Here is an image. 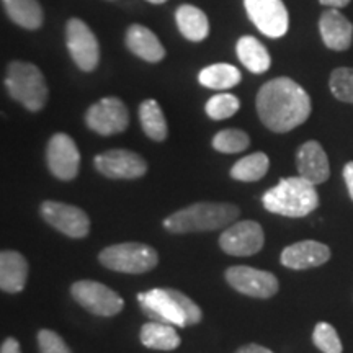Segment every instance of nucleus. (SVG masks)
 Instances as JSON below:
<instances>
[{
  "label": "nucleus",
  "mask_w": 353,
  "mask_h": 353,
  "mask_svg": "<svg viewBox=\"0 0 353 353\" xmlns=\"http://www.w3.org/2000/svg\"><path fill=\"white\" fill-rule=\"evenodd\" d=\"M250 144V138L245 131L242 130H223L216 132L213 138V148L223 154H237L245 151Z\"/></svg>",
  "instance_id": "cd10ccee"
},
{
  "label": "nucleus",
  "mask_w": 353,
  "mask_h": 353,
  "mask_svg": "<svg viewBox=\"0 0 353 353\" xmlns=\"http://www.w3.org/2000/svg\"><path fill=\"white\" fill-rule=\"evenodd\" d=\"M236 52L242 65L254 74H263L270 69L272 57L263 43L255 37H242L236 44Z\"/></svg>",
  "instance_id": "4be33fe9"
},
{
  "label": "nucleus",
  "mask_w": 353,
  "mask_h": 353,
  "mask_svg": "<svg viewBox=\"0 0 353 353\" xmlns=\"http://www.w3.org/2000/svg\"><path fill=\"white\" fill-rule=\"evenodd\" d=\"M70 294L83 309L95 316L112 317L121 312V309L125 307V301L120 294L99 281H76L70 286Z\"/></svg>",
  "instance_id": "6e6552de"
},
{
  "label": "nucleus",
  "mask_w": 353,
  "mask_h": 353,
  "mask_svg": "<svg viewBox=\"0 0 353 353\" xmlns=\"http://www.w3.org/2000/svg\"><path fill=\"white\" fill-rule=\"evenodd\" d=\"M263 244V229L255 221L234 223L219 237L221 249L228 255H234V257H249V255L259 254Z\"/></svg>",
  "instance_id": "ddd939ff"
},
{
  "label": "nucleus",
  "mask_w": 353,
  "mask_h": 353,
  "mask_svg": "<svg viewBox=\"0 0 353 353\" xmlns=\"http://www.w3.org/2000/svg\"><path fill=\"white\" fill-rule=\"evenodd\" d=\"M125 41L132 54L148 63H161L165 57V48L159 41L156 33L144 25H131L126 32Z\"/></svg>",
  "instance_id": "6ab92c4d"
},
{
  "label": "nucleus",
  "mask_w": 353,
  "mask_h": 353,
  "mask_svg": "<svg viewBox=\"0 0 353 353\" xmlns=\"http://www.w3.org/2000/svg\"><path fill=\"white\" fill-rule=\"evenodd\" d=\"M343 180H345L348 195H350L353 200V162H348V164L343 167Z\"/></svg>",
  "instance_id": "72a5a7b5"
},
{
  "label": "nucleus",
  "mask_w": 353,
  "mask_h": 353,
  "mask_svg": "<svg viewBox=\"0 0 353 353\" xmlns=\"http://www.w3.org/2000/svg\"><path fill=\"white\" fill-rule=\"evenodd\" d=\"M270 169V159L265 152H254L250 156H245L239 159L231 167V176L234 180L239 182H257V180L263 179Z\"/></svg>",
  "instance_id": "bb28decb"
},
{
  "label": "nucleus",
  "mask_w": 353,
  "mask_h": 353,
  "mask_svg": "<svg viewBox=\"0 0 353 353\" xmlns=\"http://www.w3.org/2000/svg\"><path fill=\"white\" fill-rule=\"evenodd\" d=\"M148 2L156 3V6H159V3H164V2H167V0H148Z\"/></svg>",
  "instance_id": "e433bc0d"
},
{
  "label": "nucleus",
  "mask_w": 353,
  "mask_h": 353,
  "mask_svg": "<svg viewBox=\"0 0 353 353\" xmlns=\"http://www.w3.org/2000/svg\"><path fill=\"white\" fill-rule=\"evenodd\" d=\"M65 44L76 65L83 72H92L100 63V44L90 26L81 19H69L65 23Z\"/></svg>",
  "instance_id": "0eeeda50"
},
{
  "label": "nucleus",
  "mask_w": 353,
  "mask_h": 353,
  "mask_svg": "<svg viewBox=\"0 0 353 353\" xmlns=\"http://www.w3.org/2000/svg\"><path fill=\"white\" fill-rule=\"evenodd\" d=\"M41 216L50 226L72 239H82L90 231V219L87 213L74 205L61 201H44Z\"/></svg>",
  "instance_id": "4468645a"
},
{
  "label": "nucleus",
  "mask_w": 353,
  "mask_h": 353,
  "mask_svg": "<svg viewBox=\"0 0 353 353\" xmlns=\"http://www.w3.org/2000/svg\"><path fill=\"white\" fill-rule=\"evenodd\" d=\"M255 107L260 121L273 132H288L311 114V97L290 77H275L260 87Z\"/></svg>",
  "instance_id": "f257e3e1"
},
{
  "label": "nucleus",
  "mask_w": 353,
  "mask_h": 353,
  "mask_svg": "<svg viewBox=\"0 0 353 353\" xmlns=\"http://www.w3.org/2000/svg\"><path fill=\"white\" fill-rule=\"evenodd\" d=\"M241 107V101L236 95L232 94H218L213 95L206 101L205 112L211 120L221 121L231 118L232 114L237 113V110Z\"/></svg>",
  "instance_id": "c85d7f7f"
},
{
  "label": "nucleus",
  "mask_w": 353,
  "mask_h": 353,
  "mask_svg": "<svg viewBox=\"0 0 353 353\" xmlns=\"http://www.w3.org/2000/svg\"><path fill=\"white\" fill-rule=\"evenodd\" d=\"M329 87L337 100L353 105V68H337L332 70Z\"/></svg>",
  "instance_id": "c756f323"
},
{
  "label": "nucleus",
  "mask_w": 353,
  "mask_h": 353,
  "mask_svg": "<svg viewBox=\"0 0 353 353\" xmlns=\"http://www.w3.org/2000/svg\"><path fill=\"white\" fill-rule=\"evenodd\" d=\"M330 259V249L317 241H301L281 252V265L291 270H307L324 265Z\"/></svg>",
  "instance_id": "dca6fc26"
},
{
  "label": "nucleus",
  "mask_w": 353,
  "mask_h": 353,
  "mask_svg": "<svg viewBox=\"0 0 353 353\" xmlns=\"http://www.w3.org/2000/svg\"><path fill=\"white\" fill-rule=\"evenodd\" d=\"M239 214L241 210L232 203H195L165 218L164 228L172 234L216 231L229 226Z\"/></svg>",
  "instance_id": "20e7f679"
},
{
  "label": "nucleus",
  "mask_w": 353,
  "mask_h": 353,
  "mask_svg": "<svg viewBox=\"0 0 353 353\" xmlns=\"http://www.w3.org/2000/svg\"><path fill=\"white\" fill-rule=\"evenodd\" d=\"M250 21L268 38H281L288 32L290 15L283 0H244Z\"/></svg>",
  "instance_id": "9d476101"
},
{
  "label": "nucleus",
  "mask_w": 353,
  "mask_h": 353,
  "mask_svg": "<svg viewBox=\"0 0 353 353\" xmlns=\"http://www.w3.org/2000/svg\"><path fill=\"white\" fill-rule=\"evenodd\" d=\"M138 301L152 321L165 322L176 327L195 325L203 319L198 304L179 290L156 288L144 291L138 294Z\"/></svg>",
  "instance_id": "f03ea898"
},
{
  "label": "nucleus",
  "mask_w": 353,
  "mask_h": 353,
  "mask_svg": "<svg viewBox=\"0 0 353 353\" xmlns=\"http://www.w3.org/2000/svg\"><path fill=\"white\" fill-rule=\"evenodd\" d=\"M85 125L100 136L120 134L130 125V112L118 97H105L87 110Z\"/></svg>",
  "instance_id": "1a4fd4ad"
},
{
  "label": "nucleus",
  "mask_w": 353,
  "mask_h": 353,
  "mask_svg": "<svg viewBox=\"0 0 353 353\" xmlns=\"http://www.w3.org/2000/svg\"><path fill=\"white\" fill-rule=\"evenodd\" d=\"M100 263L105 268L130 275H141L151 272L159 262L156 249L139 242H123L105 247L99 255Z\"/></svg>",
  "instance_id": "423d86ee"
},
{
  "label": "nucleus",
  "mask_w": 353,
  "mask_h": 353,
  "mask_svg": "<svg viewBox=\"0 0 353 353\" xmlns=\"http://www.w3.org/2000/svg\"><path fill=\"white\" fill-rule=\"evenodd\" d=\"M46 164L56 179L64 182L76 179L81 167V152L69 134L56 132L51 136L46 148Z\"/></svg>",
  "instance_id": "9b49d317"
},
{
  "label": "nucleus",
  "mask_w": 353,
  "mask_h": 353,
  "mask_svg": "<svg viewBox=\"0 0 353 353\" xmlns=\"http://www.w3.org/2000/svg\"><path fill=\"white\" fill-rule=\"evenodd\" d=\"M95 169L101 175L113 180H132L143 176L148 172V162L139 154L128 149H112L95 156Z\"/></svg>",
  "instance_id": "2eb2a0df"
},
{
  "label": "nucleus",
  "mask_w": 353,
  "mask_h": 353,
  "mask_svg": "<svg viewBox=\"0 0 353 353\" xmlns=\"http://www.w3.org/2000/svg\"><path fill=\"white\" fill-rule=\"evenodd\" d=\"M319 3L330 8H343L350 3V0H319Z\"/></svg>",
  "instance_id": "c9c22d12"
},
{
  "label": "nucleus",
  "mask_w": 353,
  "mask_h": 353,
  "mask_svg": "<svg viewBox=\"0 0 353 353\" xmlns=\"http://www.w3.org/2000/svg\"><path fill=\"white\" fill-rule=\"evenodd\" d=\"M39 353H72V350L64 342V339L54 330L41 329L38 332Z\"/></svg>",
  "instance_id": "2f4dec72"
},
{
  "label": "nucleus",
  "mask_w": 353,
  "mask_h": 353,
  "mask_svg": "<svg viewBox=\"0 0 353 353\" xmlns=\"http://www.w3.org/2000/svg\"><path fill=\"white\" fill-rule=\"evenodd\" d=\"M139 120L143 131L149 139L157 141V143H162V141L167 139L169 128H167V121L164 113H162L161 105L156 100H144L139 105Z\"/></svg>",
  "instance_id": "a878e982"
},
{
  "label": "nucleus",
  "mask_w": 353,
  "mask_h": 353,
  "mask_svg": "<svg viewBox=\"0 0 353 353\" xmlns=\"http://www.w3.org/2000/svg\"><path fill=\"white\" fill-rule=\"evenodd\" d=\"M175 21L179 26L180 33L188 41H203L208 38L210 34V21L206 13L195 6L190 3H183L176 8L175 12Z\"/></svg>",
  "instance_id": "412c9836"
},
{
  "label": "nucleus",
  "mask_w": 353,
  "mask_h": 353,
  "mask_svg": "<svg viewBox=\"0 0 353 353\" xmlns=\"http://www.w3.org/2000/svg\"><path fill=\"white\" fill-rule=\"evenodd\" d=\"M226 281L234 290L245 296L268 299L275 296L280 290L278 278L270 272L257 270L252 267H231L226 270Z\"/></svg>",
  "instance_id": "f8f14e48"
},
{
  "label": "nucleus",
  "mask_w": 353,
  "mask_h": 353,
  "mask_svg": "<svg viewBox=\"0 0 353 353\" xmlns=\"http://www.w3.org/2000/svg\"><path fill=\"white\" fill-rule=\"evenodd\" d=\"M236 353H273V352L268 350L267 347L259 345V343H247V345L241 347Z\"/></svg>",
  "instance_id": "f704fd0d"
},
{
  "label": "nucleus",
  "mask_w": 353,
  "mask_h": 353,
  "mask_svg": "<svg viewBox=\"0 0 353 353\" xmlns=\"http://www.w3.org/2000/svg\"><path fill=\"white\" fill-rule=\"evenodd\" d=\"M0 353H21L20 343L17 339L8 337L2 342V347H0Z\"/></svg>",
  "instance_id": "473e14b6"
},
{
  "label": "nucleus",
  "mask_w": 353,
  "mask_h": 353,
  "mask_svg": "<svg viewBox=\"0 0 353 353\" xmlns=\"http://www.w3.org/2000/svg\"><path fill=\"white\" fill-rule=\"evenodd\" d=\"M262 203L270 213L286 218H304L319 206V195L316 185L298 175L281 179L275 187L267 190Z\"/></svg>",
  "instance_id": "7ed1b4c3"
},
{
  "label": "nucleus",
  "mask_w": 353,
  "mask_h": 353,
  "mask_svg": "<svg viewBox=\"0 0 353 353\" xmlns=\"http://www.w3.org/2000/svg\"><path fill=\"white\" fill-rule=\"evenodd\" d=\"M296 165L299 176H303L304 180L316 187L324 183L330 175L327 154L317 141H307L301 144L296 152Z\"/></svg>",
  "instance_id": "f3484780"
},
{
  "label": "nucleus",
  "mask_w": 353,
  "mask_h": 353,
  "mask_svg": "<svg viewBox=\"0 0 353 353\" xmlns=\"http://www.w3.org/2000/svg\"><path fill=\"white\" fill-rule=\"evenodd\" d=\"M6 88L13 100L19 101L28 112H39L48 101L46 79L38 65L25 61H12L6 76Z\"/></svg>",
  "instance_id": "39448f33"
},
{
  "label": "nucleus",
  "mask_w": 353,
  "mask_h": 353,
  "mask_svg": "<svg viewBox=\"0 0 353 353\" xmlns=\"http://www.w3.org/2000/svg\"><path fill=\"white\" fill-rule=\"evenodd\" d=\"M312 342L319 348L322 353H342L343 347L339 337L337 330L334 325L327 324V322H319L316 324L314 332H312Z\"/></svg>",
  "instance_id": "7c9ffc66"
},
{
  "label": "nucleus",
  "mask_w": 353,
  "mask_h": 353,
  "mask_svg": "<svg viewBox=\"0 0 353 353\" xmlns=\"http://www.w3.org/2000/svg\"><path fill=\"white\" fill-rule=\"evenodd\" d=\"M241 79V70L236 65L226 63L211 64L198 74V81L201 85L211 90H228V88L236 87Z\"/></svg>",
  "instance_id": "393cba45"
},
{
  "label": "nucleus",
  "mask_w": 353,
  "mask_h": 353,
  "mask_svg": "<svg viewBox=\"0 0 353 353\" xmlns=\"http://www.w3.org/2000/svg\"><path fill=\"white\" fill-rule=\"evenodd\" d=\"M28 278V262L20 252L2 250L0 254V288L6 293L23 291Z\"/></svg>",
  "instance_id": "aec40b11"
},
{
  "label": "nucleus",
  "mask_w": 353,
  "mask_h": 353,
  "mask_svg": "<svg viewBox=\"0 0 353 353\" xmlns=\"http://www.w3.org/2000/svg\"><path fill=\"white\" fill-rule=\"evenodd\" d=\"M141 343L152 350H175L180 345V335L175 327L165 322L151 321L141 327Z\"/></svg>",
  "instance_id": "b1692460"
},
{
  "label": "nucleus",
  "mask_w": 353,
  "mask_h": 353,
  "mask_svg": "<svg viewBox=\"0 0 353 353\" xmlns=\"http://www.w3.org/2000/svg\"><path fill=\"white\" fill-rule=\"evenodd\" d=\"M319 33L325 46L332 51H347L353 41V25L337 8L322 12Z\"/></svg>",
  "instance_id": "a211bd4d"
},
{
  "label": "nucleus",
  "mask_w": 353,
  "mask_h": 353,
  "mask_svg": "<svg viewBox=\"0 0 353 353\" xmlns=\"http://www.w3.org/2000/svg\"><path fill=\"white\" fill-rule=\"evenodd\" d=\"M3 10L13 23L25 30H38L43 26L44 13L38 0H2Z\"/></svg>",
  "instance_id": "5701e85b"
}]
</instances>
